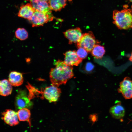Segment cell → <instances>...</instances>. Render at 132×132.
Masks as SVG:
<instances>
[{
  "mask_svg": "<svg viewBox=\"0 0 132 132\" xmlns=\"http://www.w3.org/2000/svg\"><path fill=\"white\" fill-rule=\"evenodd\" d=\"M109 112L114 118L119 119L123 118L125 114V110L121 105L117 104L111 107L110 109Z\"/></svg>",
  "mask_w": 132,
  "mask_h": 132,
  "instance_id": "14",
  "label": "cell"
},
{
  "mask_svg": "<svg viewBox=\"0 0 132 132\" xmlns=\"http://www.w3.org/2000/svg\"><path fill=\"white\" fill-rule=\"evenodd\" d=\"M15 34L16 38L21 40H25L28 38V32L24 28H18L16 30Z\"/></svg>",
  "mask_w": 132,
  "mask_h": 132,
  "instance_id": "19",
  "label": "cell"
},
{
  "mask_svg": "<svg viewBox=\"0 0 132 132\" xmlns=\"http://www.w3.org/2000/svg\"><path fill=\"white\" fill-rule=\"evenodd\" d=\"M2 119L11 126L16 125L19 123L17 113L12 110L6 109L2 113Z\"/></svg>",
  "mask_w": 132,
  "mask_h": 132,
  "instance_id": "9",
  "label": "cell"
},
{
  "mask_svg": "<svg viewBox=\"0 0 132 132\" xmlns=\"http://www.w3.org/2000/svg\"><path fill=\"white\" fill-rule=\"evenodd\" d=\"M19 120L20 121H27L31 126L30 118L31 113L30 110L27 108L19 109L17 112Z\"/></svg>",
  "mask_w": 132,
  "mask_h": 132,
  "instance_id": "17",
  "label": "cell"
},
{
  "mask_svg": "<svg viewBox=\"0 0 132 132\" xmlns=\"http://www.w3.org/2000/svg\"><path fill=\"white\" fill-rule=\"evenodd\" d=\"M118 91L125 99L132 98V81L129 77H125L120 83Z\"/></svg>",
  "mask_w": 132,
  "mask_h": 132,
  "instance_id": "7",
  "label": "cell"
},
{
  "mask_svg": "<svg viewBox=\"0 0 132 132\" xmlns=\"http://www.w3.org/2000/svg\"><path fill=\"white\" fill-rule=\"evenodd\" d=\"M90 119L92 122H95L97 120V116L95 114L92 115L90 116Z\"/></svg>",
  "mask_w": 132,
  "mask_h": 132,
  "instance_id": "22",
  "label": "cell"
},
{
  "mask_svg": "<svg viewBox=\"0 0 132 132\" xmlns=\"http://www.w3.org/2000/svg\"><path fill=\"white\" fill-rule=\"evenodd\" d=\"M130 2H132V0H128Z\"/></svg>",
  "mask_w": 132,
  "mask_h": 132,
  "instance_id": "24",
  "label": "cell"
},
{
  "mask_svg": "<svg viewBox=\"0 0 132 132\" xmlns=\"http://www.w3.org/2000/svg\"><path fill=\"white\" fill-rule=\"evenodd\" d=\"M92 55L96 59L102 58L105 52L104 47L99 44H96L93 48L91 51Z\"/></svg>",
  "mask_w": 132,
  "mask_h": 132,
  "instance_id": "18",
  "label": "cell"
},
{
  "mask_svg": "<svg viewBox=\"0 0 132 132\" xmlns=\"http://www.w3.org/2000/svg\"><path fill=\"white\" fill-rule=\"evenodd\" d=\"M15 104L16 108L19 109L24 108H29L33 105L26 92L22 90L19 91L16 96Z\"/></svg>",
  "mask_w": 132,
  "mask_h": 132,
  "instance_id": "6",
  "label": "cell"
},
{
  "mask_svg": "<svg viewBox=\"0 0 132 132\" xmlns=\"http://www.w3.org/2000/svg\"><path fill=\"white\" fill-rule=\"evenodd\" d=\"M48 2L52 10L57 11L65 7L66 5L67 0H49Z\"/></svg>",
  "mask_w": 132,
  "mask_h": 132,
  "instance_id": "16",
  "label": "cell"
},
{
  "mask_svg": "<svg viewBox=\"0 0 132 132\" xmlns=\"http://www.w3.org/2000/svg\"><path fill=\"white\" fill-rule=\"evenodd\" d=\"M66 38L69 40V44L76 43L79 40L82 34L81 29L79 27L68 29L63 32Z\"/></svg>",
  "mask_w": 132,
  "mask_h": 132,
  "instance_id": "8",
  "label": "cell"
},
{
  "mask_svg": "<svg viewBox=\"0 0 132 132\" xmlns=\"http://www.w3.org/2000/svg\"><path fill=\"white\" fill-rule=\"evenodd\" d=\"M30 2L35 11L52 14V10L48 2L41 0H30Z\"/></svg>",
  "mask_w": 132,
  "mask_h": 132,
  "instance_id": "11",
  "label": "cell"
},
{
  "mask_svg": "<svg viewBox=\"0 0 132 132\" xmlns=\"http://www.w3.org/2000/svg\"><path fill=\"white\" fill-rule=\"evenodd\" d=\"M8 80L12 86H20L23 82L22 74L15 71H11L9 75Z\"/></svg>",
  "mask_w": 132,
  "mask_h": 132,
  "instance_id": "13",
  "label": "cell"
},
{
  "mask_svg": "<svg viewBox=\"0 0 132 132\" xmlns=\"http://www.w3.org/2000/svg\"><path fill=\"white\" fill-rule=\"evenodd\" d=\"M94 67V66L90 62H88L86 65L85 69L87 71H90L93 69Z\"/></svg>",
  "mask_w": 132,
  "mask_h": 132,
  "instance_id": "21",
  "label": "cell"
},
{
  "mask_svg": "<svg viewBox=\"0 0 132 132\" xmlns=\"http://www.w3.org/2000/svg\"><path fill=\"white\" fill-rule=\"evenodd\" d=\"M64 63L69 66H78L82 61V59L77 56L75 50H69L64 54Z\"/></svg>",
  "mask_w": 132,
  "mask_h": 132,
  "instance_id": "10",
  "label": "cell"
},
{
  "mask_svg": "<svg viewBox=\"0 0 132 132\" xmlns=\"http://www.w3.org/2000/svg\"><path fill=\"white\" fill-rule=\"evenodd\" d=\"M59 86L52 84L47 87L43 92L44 97L50 102H55L58 100L61 93Z\"/></svg>",
  "mask_w": 132,
  "mask_h": 132,
  "instance_id": "5",
  "label": "cell"
},
{
  "mask_svg": "<svg viewBox=\"0 0 132 132\" xmlns=\"http://www.w3.org/2000/svg\"><path fill=\"white\" fill-rule=\"evenodd\" d=\"M42 0L43 1H46V2L48 1L49 0Z\"/></svg>",
  "mask_w": 132,
  "mask_h": 132,
  "instance_id": "25",
  "label": "cell"
},
{
  "mask_svg": "<svg viewBox=\"0 0 132 132\" xmlns=\"http://www.w3.org/2000/svg\"><path fill=\"white\" fill-rule=\"evenodd\" d=\"M56 67L51 69L49 77L52 84L59 86L65 84L74 76L72 66L66 65L59 60L55 63Z\"/></svg>",
  "mask_w": 132,
  "mask_h": 132,
  "instance_id": "1",
  "label": "cell"
},
{
  "mask_svg": "<svg viewBox=\"0 0 132 132\" xmlns=\"http://www.w3.org/2000/svg\"><path fill=\"white\" fill-rule=\"evenodd\" d=\"M53 17L52 14H48L35 11L30 20L33 27L43 26L49 21H52Z\"/></svg>",
  "mask_w": 132,
  "mask_h": 132,
  "instance_id": "4",
  "label": "cell"
},
{
  "mask_svg": "<svg viewBox=\"0 0 132 132\" xmlns=\"http://www.w3.org/2000/svg\"><path fill=\"white\" fill-rule=\"evenodd\" d=\"M121 11H113V23L119 29L127 30L132 28V10L125 5Z\"/></svg>",
  "mask_w": 132,
  "mask_h": 132,
  "instance_id": "2",
  "label": "cell"
},
{
  "mask_svg": "<svg viewBox=\"0 0 132 132\" xmlns=\"http://www.w3.org/2000/svg\"><path fill=\"white\" fill-rule=\"evenodd\" d=\"M129 59L130 61L132 62V52L131 53V56H130Z\"/></svg>",
  "mask_w": 132,
  "mask_h": 132,
  "instance_id": "23",
  "label": "cell"
},
{
  "mask_svg": "<svg viewBox=\"0 0 132 132\" xmlns=\"http://www.w3.org/2000/svg\"><path fill=\"white\" fill-rule=\"evenodd\" d=\"M12 85L8 80H2L0 82V94L3 96H7L10 94L12 92Z\"/></svg>",
  "mask_w": 132,
  "mask_h": 132,
  "instance_id": "15",
  "label": "cell"
},
{
  "mask_svg": "<svg viewBox=\"0 0 132 132\" xmlns=\"http://www.w3.org/2000/svg\"><path fill=\"white\" fill-rule=\"evenodd\" d=\"M35 10L30 3L21 6L18 14V16L29 21Z\"/></svg>",
  "mask_w": 132,
  "mask_h": 132,
  "instance_id": "12",
  "label": "cell"
},
{
  "mask_svg": "<svg viewBox=\"0 0 132 132\" xmlns=\"http://www.w3.org/2000/svg\"><path fill=\"white\" fill-rule=\"evenodd\" d=\"M78 56L80 58L83 59L86 58L87 56L88 52L84 48L80 47L76 51Z\"/></svg>",
  "mask_w": 132,
  "mask_h": 132,
  "instance_id": "20",
  "label": "cell"
},
{
  "mask_svg": "<svg viewBox=\"0 0 132 132\" xmlns=\"http://www.w3.org/2000/svg\"><path fill=\"white\" fill-rule=\"evenodd\" d=\"M99 42L96 40L93 33L91 31L83 34L79 40L76 43L77 48H83L88 52H91L93 48Z\"/></svg>",
  "mask_w": 132,
  "mask_h": 132,
  "instance_id": "3",
  "label": "cell"
}]
</instances>
